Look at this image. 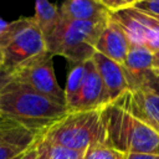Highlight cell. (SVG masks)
<instances>
[{
    "label": "cell",
    "mask_w": 159,
    "mask_h": 159,
    "mask_svg": "<svg viewBox=\"0 0 159 159\" xmlns=\"http://www.w3.org/2000/svg\"><path fill=\"white\" fill-rule=\"evenodd\" d=\"M35 148L37 153V159H83L84 155V152L55 145L40 139L39 137L35 140Z\"/></svg>",
    "instance_id": "9a60e30c"
},
{
    "label": "cell",
    "mask_w": 159,
    "mask_h": 159,
    "mask_svg": "<svg viewBox=\"0 0 159 159\" xmlns=\"http://www.w3.org/2000/svg\"><path fill=\"white\" fill-rule=\"evenodd\" d=\"M20 159H37V153H36V148H35V142H34V144L21 155Z\"/></svg>",
    "instance_id": "603a6c76"
},
{
    "label": "cell",
    "mask_w": 159,
    "mask_h": 159,
    "mask_svg": "<svg viewBox=\"0 0 159 159\" xmlns=\"http://www.w3.org/2000/svg\"><path fill=\"white\" fill-rule=\"evenodd\" d=\"M11 81H12V75L9 71H6V70L0 67V93L6 87V84L10 83Z\"/></svg>",
    "instance_id": "7402d4cb"
},
{
    "label": "cell",
    "mask_w": 159,
    "mask_h": 159,
    "mask_svg": "<svg viewBox=\"0 0 159 159\" xmlns=\"http://www.w3.org/2000/svg\"><path fill=\"white\" fill-rule=\"evenodd\" d=\"M106 24L107 21H81L61 16L52 34L45 39L46 48L52 56H63L71 63L84 62L96 52L97 40Z\"/></svg>",
    "instance_id": "5b68a950"
},
{
    "label": "cell",
    "mask_w": 159,
    "mask_h": 159,
    "mask_svg": "<svg viewBox=\"0 0 159 159\" xmlns=\"http://www.w3.org/2000/svg\"><path fill=\"white\" fill-rule=\"evenodd\" d=\"M83 159H127V154H123L106 144H98L88 148L84 152Z\"/></svg>",
    "instance_id": "e0dca14e"
},
{
    "label": "cell",
    "mask_w": 159,
    "mask_h": 159,
    "mask_svg": "<svg viewBox=\"0 0 159 159\" xmlns=\"http://www.w3.org/2000/svg\"><path fill=\"white\" fill-rule=\"evenodd\" d=\"M92 60L104 86L108 103L116 101L128 91V84L120 63L106 57L99 52H94Z\"/></svg>",
    "instance_id": "30bf717a"
},
{
    "label": "cell",
    "mask_w": 159,
    "mask_h": 159,
    "mask_svg": "<svg viewBox=\"0 0 159 159\" xmlns=\"http://www.w3.org/2000/svg\"><path fill=\"white\" fill-rule=\"evenodd\" d=\"M142 89L159 96V71H157V72L153 71V73L150 75L149 80L147 81V83L143 86Z\"/></svg>",
    "instance_id": "44dd1931"
},
{
    "label": "cell",
    "mask_w": 159,
    "mask_h": 159,
    "mask_svg": "<svg viewBox=\"0 0 159 159\" xmlns=\"http://www.w3.org/2000/svg\"><path fill=\"white\" fill-rule=\"evenodd\" d=\"M45 142L86 152L88 148L106 144V130L101 108L92 111H68L60 120L37 134Z\"/></svg>",
    "instance_id": "3957f363"
},
{
    "label": "cell",
    "mask_w": 159,
    "mask_h": 159,
    "mask_svg": "<svg viewBox=\"0 0 159 159\" xmlns=\"http://www.w3.org/2000/svg\"><path fill=\"white\" fill-rule=\"evenodd\" d=\"M84 62L72 63V66L68 71L66 88L63 89L65 97H66V104L73 99V97L77 94V92L81 87V83H82L83 77H84Z\"/></svg>",
    "instance_id": "2e32d148"
},
{
    "label": "cell",
    "mask_w": 159,
    "mask_h": 159,
    "mask_svg": "<svg viewBox=\"0 0 159 159\" xmlns=\"http://www.w3.org/2000/svg\"><path fill=\"white\" fill-rule=\"evenodd\" d=\"M67 112L65 104L15 81L7 83L0 93V114L36 134L60 120Z\"/></svg>",
    "instance_id": "7a4b0ae2"
},
{
    "label": "cell",
    "mask_w": 159,
    "mask_h": 159,
    "mask_svg": "<svg viewBox=\"0 0 159 159\" xmlns=\"http://www.w3.org/2000/svg\"><path fill=\"white\" fill-rule=\"evenodd\" d=\"M153 52L143 46L130 45L122 68L128 84V91L135 92L143 88L153 73Z\"/></svg>",
    "instance_id": "9c48e42d"
},
{
    "label": "cell",
    "mask_w": 159,
    "mask_h": 159,
    "mask_svg": "<svg viewBox=\"0 0 159 159\" xmlns=\"http://www.w3.org/2000/svg\"><path fill=\"white\" fill-rule=\"evenodd\" d=\"M58 11L65 19L93 22L108 21L111 14L99 0H65Z\"/></svg>",
    "instance_id": "7c38bea8"
},
{
    "label": "cell",
    "mask_w": 159,
    "mask_h": 159,
    "mask_svg": "<svg viewBox=\"0 0 159 159\" xmlns=\"http://www.w3.org/2000/svg\"><path fill=\"white\" fill-rule=\"evenodd\" d=\"M152 68L153 71H159V51H155L153 53V61H152Z\"/></svg>",
    "instance_id": "d4e9b609"
},
{
    "label": "cell",
    "mask_w": 159,
    "mask_h": 159,
    "mask_svg": "<svg viewBox=\"0 0 159 159\" xmlns=\"http://www.w3.org/2000/svg\"><path fill=\"white\" fill-rule=\"evenodd\" d=\"M133 7L150 15L159 21V0H140Z\"/></svg>",
    "instance_id": "d6986e66"
},
{
    "label": "cell",
    "mask_w": 159,
    "mask_h": 159,
    "mask_svg": "<svg viewBox=\"0 0 159 159\" xmlns=\"http://www.w3.org/2000/svg\"><path fill=\"white\" fill-rule=\"evenodd\" d=\"M6 24H7V22H5L4 20H1V19H0V34H1V31H2L4 29H5Z\"/></svg>",
    "instance_id": "484cf974"
},
{
    "label": "cell",
    "mask_w": 159,
    "mask_h": 159,
    "mask_svg": "<svg viewBox=\"0 0 159 159\" xmlns=\"http://www.w3.org/2000/svg\"><path fill=\"white\" fill-rule=\"evenodd\" d=\"M128 103L133 114L159 134V96L144 89L129 91Z\"/></svg>",
    "instance_id": "4fadbf2b"
},
{
    "label": "cell",
    "mask_w": 159,
    "mask_h": 159,
    "mask_svg": "<svg viewBox=\"0 0 159 159\" xmlns=\"http://www.w3.org/2000/svg\"><path fill=\"white\" fill-rule=\"evenodd\" d=\"M24 153H25V152H24ZM24 153H22V154H24ZM22 154H20V155H17V157H15V158H14V159H20V158H21V155H22Z\"/></svg>",
    "instance_id": "4316f807"
},
{
    "label": "cell",
    "mask_w": 159,
    "mask_h": 159,
    "mask_svg": "<svg viewBox=\"0 0 159 159\" xmlns=\"http://www.w3.org/2000/svg\"><path fill=\"white\" fill-rule=\"evenodd\" d=\"M53 56L47 51L12 72V81L66 106L65 91L58 86L53 71Z\"/></svg>",
    "instance_id": "8992f818"
},
{
    "label": "cell",
    "mask_w": 159,
    "mask_h": 159,
    "mask_svg": "<svg viewBox=\"0 0 159 159\" xmlns=\"http://www.w3.org/2000/svg\"><path fill=\"white\" fill-rule=\"evenodd\" d=\"M129 91L101 108L106 145L123 154H159V134L133 114Z\"/></svg>",
    "instance_id": "6da1fadb"
},
{
    "label": "cell",
    "mask_w": 159,
    "mask_h": 159,
    "mask_svg": "<svg viewBox=\"0 0 159 159\" xmlns=\"http://www.w3.org/2000/svg\"><path fill=\"white\" fill-rule=\"evenodd\" d=\"M60 17L61 15L56 5H53L48 0H36L34 19L45 39L52 34L60 21Z\"/></svg>",
    "instance_id": "5bb4252c"
},
{
    "label": "cell",
    "mask_w": 159,
    "mask_h": 159,
    "mask_svg": "<svg viewBox=\"0 0 159 159\" xmlns=\"http://www.w3.org/2000/svg\"><path fill=\"white\" fill-rule=\"evenodd\" d=\"M127 159H159V154H127Z\"/></svg>",
    "instance_id": "cb8c5ba5"
},
{
    "label": "cell",
    "mask_w": 159,
    "mask_h": 159,
    "mask_svg": "<svg viewBox=\"0 0 159 159\" xmlns=\"http://www.w3.org/2000/svg\"><path fill=\"white\" fill-rule=\"evenodd\" d=\"M109 17L123 29L130 45L143 46L153 53L159 51L158 20L133 6L111 11Z\"/></svg>",
    "instance_id": "52a82bcc"
},
{
    "label": "cell",
    "mask_w": 159,
    "mask_h": 159,
    "mask_svg": "<svg viewBox=\"0 0 159 159\" xmlns=\"http://www.w3.org/2000/svg\"><path fill=\"white\" fill-rule=\"evenodd\" d=\"M108 104L104 86L92 58L84 62V77L77 94L66 104L67 111H92Z\"/></svg>",
    "instance_id": "ba28073f"
},
{
    "label": "cell",
    "mask_w": 159,
    "mask_h": 159,
    "mask_svg": "<svg viewBox=\"0 0 159 159\" xmlns=\"http://www.w3.org/2000/svg\"><path fill=\"white\" fill-rule=\"evenodd\" d=\"M109 11H117L125 7L134 6L140 0H99Z\"/></svg>",
    "instance_id": "ffe728a7"
},
{
    "label": "cell",
    "mask_w": 159,
    "mask_h": 159,
    "mask_svg": "<svg viewBox=\"0 0 159 159\" xmlns=\"http://www.w3.org/2000/svg\"><path fill=\"white\" fill-rule=\"evenodd\" d=\"M129 47L130 43L125 32L114 20L109 17L97 40L94 47L96 52H99L106 57L122 65L127 57Z\"/></svg>",
    "instance_id": "8fae6325"
},
{
    "label": "cell",
    "mask_w": 159,
    "mask_h": 159,
    "mask_svg": "<svg viewBox=\"0 0 159 159\" xmlns=\"http://www.w3.org/2000/svg\"><path fill=\"white\" fill-rule=\"evenodd\" d=\"M34 143H7L0 145V159H14L26 152Z\"/></svg>",
    "instance_id": "ac0fdd59"
},
{
    "label": "cell",
    "mask_w": 159,
    "mask_h": 159,
    "mask_svg": "<svg viewBox=\"0 0 159 159\" xmlns=\"http://www.w3.org/2000/svg\"><path fill=\"white\" fill-rule=\"evenodd\" d=\"M45 52H47L45 37L34 16L7 22L0 34L1 68L10 73Z\"/></svg>",
    "instance_id": "277c9868"
},
{
    "label": "cell",
    "mask_w": 159,
    "mask_h": 159,
    "mask_svg": "<svg viewBox=\"0 0 159 159\" xmlns=\"http://www.w3.org/2000/svg\"><path fill=\"white\" fill-rule=\"evenodd\" d=\"M0 67H1V56H0Z\"/></svg>",
    "instance_id": "83f0119b"
}]
</instances>
